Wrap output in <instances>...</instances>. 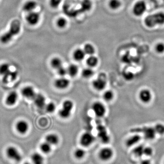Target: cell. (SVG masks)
I'll return each instance as SVG.
<instances>
[{"label":"cell","instance_id":"6da1fadb","mask_svg":"<svg viewBox=\"0 0 164 164\" xmlns=\"http://www.w3.org/2000/svg\"><path fill=\"white\" fill-rule=\"evenodd\" d=\"M21 30V23L20 21L15 19L11 22L8 30L0 37V41L4 44L10 42L13 37L18 35Z\"/></svg>","mask_w":164,"mask_h":164},{"label":"cell","instance_id":"7a4b0ae2","mask_svg":"<svg viewBox=\"0 0 164 164\" xmlns=\"http://www.w3.org/2000/svg\"><path fill=\"white\" fill-rule=\"evenodd\" d=\"M145 26L148 28H153L164 24V12H161L149 15L144 20Z\"/></svg>","mask_w":164,"mask_h":164},{"label":"cell","instance_id":"3957f363","mask_svg":"<svg viewBox=\"0 0 164 164\" xmlns=\"http://www.w3.org/2000/svg\"><path fill=\"white\" fill-rule=\"evenodd\" d=\"M92 85L94 89L98 91L103 90L107 85L105 75L103 73L100 74L98 78L93 81Z\"/></svg>","mask_w":164,"mask_h":164},{"label":"cell","instance_id":"277c9868","mask_svg":"<svg viewBox=\"0 0 164 164\" xmlns=\"http://www.w3.org/2000/svg\"><path fill=\"white\" fill-rule=\"evenodd\" d=\"M146 10V3L142 0L137 1L133 7V13L136 16H140L143 15Z\"/></svg>","mask_w":164,"mask_h":164},{"label":"cell","instance_id":"5b68a950","mask_svg":"<svg viewBox=\"0 0 164 164\" xmlns=\"http://www.w3.org/2000/svg\"><path fill=\"white\" fill-rule=\"evenodd\" d=\"M6 154L9 158L16 162H20L22 160V157L20 152L13 146H10L7 148Z\"/></svg>","mask_w":164,"mask_h":164},{"label":"cell","instance_id":"8992f818","mask_svg":"<svg viewBox=\"0 0 164 164\" xmlns=\"http://www.w3.org/2000/svg\"><path fill=\"white\" fill-rule=\"evenodd\" d=\"M92 110L98 117H103L106 113V109L103 104L100 102H95L93 104Z\"/></svg>","mask_w":164,"mask_h":164},{"label":"cell","instance_id":"52a82bcc","mask_svg":"<svg viewBox=\"0 0 164 164\" xmlns=\"http://www.w3.org/2000/svg\"><path fill=\"white\" fill-rule=\"evenodd\" d=\"M95 140V137L92 134L89 132H85L81 136L80 143L83 147H89L94 143Z\"/></svg>","mask_w":164,"mask_h":164},{"label":"cell","instance_id":"ba28073f","mask_svg":"<svg viewBox=\"0 0 164 164\" xmlns=\"http://www.w3.org/2000/svg\"><path fill=\"white\" fill-rule=\"evenodd\" d=\"M98 136L102 143L108 144L110 141V137L107 133L106 128L102 125H99L97 127Z\"/></svg>","mask_w":164,"mask_h":164},{"label":"cell","instance_id":"9c48e42d","mask_svg":"<svg viewBox=\"0 0 164 164\" xmlns=\"http://www.w3.org/2000/svg\"><path fill=\"white\" fill-rule=\"evenodd\" d=\"M40 19V16L37 12H30L28 13L26 16V20L29 25L35 26L39 22Z\"/></svg>","mask_w":164,"mask_h":164},{"label":"cell","instance_id":"30bf717a","mask_svg":"<svg viewBox=\"0 0 164 164\" xmlns=\"http://www.w3.org/2000/svg\"><path fill=\"white\" fill-rule=\"evenodd\" d=\"M114 155V152L111 148L105 147L100 150L99 157L103 161H107L110 159Z\"/></svg>","mask_w":164,"mask_h":164},{"label":"cell","instance_id":"8fae6325","mask_svg":"<svg viewBox=\"0 0 164 164\" xmlns=\"http://www.w3.org/2000/svg\"><path fill=\"white\" fill-rule=\"evenodd\" d=\"M54 86L57 89L63 90L67 89L70 85V81L69 79L63 77L57 78L54 82Z\"/></svg>","mask_w":164,"mask_h":164},{"label":"cell","instance_id":"7c38bea8","mask_svg":"<svg viewBox=\"0 0 164 164\" xmlns=\"http://www.w3.org/2000/svg\"><path fill=\"white\" fill-rule=\"evenodd\" d=\"M141 131L144 134L146 139L151 140L156 137V133L154 128L151 127H146L141 129Z\"/></svg>","mask_w":164,"mask_h":164},{"label":"cell","instance_id":"4fadbf2b","mask_svg":"<svg viewBox=\"0 0 164 164\" xmlns=\"http://www.w3.org/2000/svg\"><path fill=\"white\" fill-rule=\"evenodd\" d=\"M35 104L40 109H42L46 105V98L44 95L41 94H36L33 98Z\"/></svg>","mask_w":164,"mask_h":164},{"label":"cell","instance_id":"5bb4252c","mask_svg":"<svg viewBox=\"0 0 164 164\" xmlns=\"http://www.w3.org/2000/svg\"><path fill=\"white\" fill-rule=\"evenodd\" d=\"M139 99L144 103H148L152 99V94L149 90L144 89L139 92Z\"/></svg>","mask_w":164,"mask_h":164},{"label":"cell","instance_id":"9a60e30c","mask_svg":"<svg viewBox=\"0 0 164 164\" xmlns=\"http://www.w3.org/2000/svg\"><path fill=\"white\" fill-rule=\"evenodd\" d=\"M22 94L26 98L33 99L36 94L33 87L28 86L22 89Z\"/></svg>","mask_w":164,"mask_h":164},{"label":"cell","instance_id":"2e32d148","mask_svg":"<svg viewBox=\"0 0 164 164\" xmlns=\"http://www.w3.org/2000/svg\"><path fill=\"white\" fill-rule=\"evenodd\" d=\"M37 3L34 0H29L26 1L23 6V11L24 12L29 13L34 12L36 8Z\"/></svg>","mask_w":164,"mask_h":164},{"label":"cell","instance_id":"e0dca14e","mask_svg":"<svg viewBox=\"0 0 164 164\" xmlns=\"http://www.w3.org/2000/svg\"><path fill=\"white\" fill-rule=\"evenodd\" d=\"M17 99H18V94L16 92H11L6 98V104L9 106H13L16 103Z\"/></svg>","mask_w":164,"mask_h":164},{"label":"cell","instance_id":"ac0fdd59","mask_svg":"<svg viewBox=\"0 0 164 164\" xmlns=\"http://www.w3.org/2000/svg\"><path fill=\"white\" fill-rule=\"evenodd\" d=\"M29 125L28 123L24 120H20L16 124V129L17 131L21 134H24L28 130Z\"/></svg>","mask_w":164,"mask_h":164},{"label":"cell","instance_id":"d6986e66","mask_svg":"<svg viewBox=\"0 0 164 164\" xmlns=\"http://www.w3.org/2000/svg\"><path fill=\"white\" fill-rule=\"evenodd\" d=\"M18 76V73L16 71H10L7 74L3 76L2 81L5 83H8L10 81H14L16 79Z\"/></svg>","mask_w":164,"mask_h":164},{"label":"cell","instance_id":"ffe728a7","mask_svg":"<svg viewBox=\"0 0 164 164\" xmlns=\"http://www.w3.org/2000/svg\"><path fill=\"white\" fill-rule=\"evenodd\" d=\"M46 141L51 145H57L59 143V139L56 134H51L47 135L45 138Z\"/></svg>","mask_w":164,"mask_h":164},{"label":"cell","instance_id":"44dd1931","mask_svg":"<svg viewBox=\"0 0 164 164\" xmlns=\"http://www.w3.org/2000/svg\"><path fill=\"white\" fill-rule=\"evenodd\" d=\"M85 54L83 50L82 49L78 48L75 51L73 54V57L75 61L78 62L82 61L85 57Z\"/></svg>","mask_w":164,"mask_h":164},{"label":"cell","instance_id":"7402d4cb","mask_svg":"<svg viewBox=\"0 0 164 164\" xmlns=\"http://www.w3.org/2000/svg\"><path fill=\"white\" fill-rule=\"evenodd\" d=\"M141 139V136L138 135H134V136L130 137L126 140V143H125L126 146L129 147L133 146L137 144L140 141Z\"/></svg>","mask_w":164,"mask_h":164},{"label":"cell","instance_id":"603a6c76","mask_svg":"<svg viewBox=\"0 0 164 164\" xmlns=\"http://www.w3.org/2000/svg\"><path fill=\"white\" fill-rule=\"evenodd\" d=\"M33 164H43L44 158L43 157L38 153H34L31 157Z\"/></svg>","mask_w":164,"mask_h":164},{"label":"cell","instance_id":"cb8c5ba5","mask_svg":"<svg viewBox=\"0 0 164 164\" xmlns=\"http://www.w3.org/2000/svg\"><path fill=\"white\" fill-rule=\"evenodd\" d=\"M68 74L71 77H75L78 74V68L77 65L72 64L70 65L67 69Z\"/></svg>","mask_w":164,"mask_h":164},{"label":"cell","instance_id":"d4e9b609","mask_svg":"<svg viewBox=\"0 0 164 164\" xmlns=\"http://www.w3.org/2000/svg\"><path fill=\"white\" fill-rule=\"evenodd\" d=\"M98 60L96 57L91 55L86 60V64L89 68H94L98 64Z\"/></svg>","mask_w":164,"mask_h":164},{"label":"cell","instance_id":"484cf974","mask_svg":"<svg viewBox=\"0 0 164 164\" xmlns=\"http://www.w3.org/2000/svg\"><path fill=\"white\" fill-rule=\"evenodd\" d=\"M51 66L53 69H58L63 66L62 61L59 57H54L51 61Z\"/></svg>","mask_w":164,"mask_h":164},{"label":"cell","instance_id":"4316f807","mask_svg":"<svg viewBox=\"0 0 164 164\" xmlns=\"http://www.w3.org/2000/svg\"><path fill=\"white\" fill-rule=\"evenodd\" d=\"M81 7L83 12H88L92 8V3L90 0H83L81 2Z\"/></svg>","mask_w":164,"mask_h":164},{"label":"cell","instance_id":"83f0119b","mask_svg":"<svg viewBox=\"0 0 164 164\" xmlns=\"http://www.w3.org/2000/svg\"><path fill=\"white\" fill-rule=\"evenodd\" d=\"M82 76L83 78H89L93 76L94 75V71L91 68H85L82 71Z\"/></svg>","mask_w":164,"mask_h":164},{"label":"cell","instance_id":"f1b7e54d","mask_svg":"<svg viewBox=\"0 0 164 164\" xmlns=\"http://www.w3.org/2000/svg\"><path fill=\"white\" fill-rule=\"evenodd\" d=\"M74 103L71 100H65L63 103L62 109L71 112L74 108Z\"/></svg>","mask_w":164,"mask_h":164},{"label":"cell","instance_id":"f546056e","mask_svg":"<svg viewBox=\"0 0 164 164\" xmlns=\"http://www.w3.org/2000/svg\"><path fill=\"white\" fill-rule=\"evenodd\" d=\"M144 146L143 145H139L136 147L133 151V153L136 157H140L144 155Z\"/></svg>","mask_w":164,"mask_h":164},{"label":"cell","instance_id":"4dcf8cb0","mask_svg":"<svg viewBox=\"0 0 164 164\" xmlns=\"http://www.w3.org/2000/svg\"><path fill=\"white\" fill-rule=\"evenodd\" d=\"M83 50L86 54H88L90 56L93 55V54L95 53V48L93 45L89 44V43L86 44L84 46Z\"/></svg>","mask_w":164,"mask_h":164},{"label":"cell","instance_id":"1f68e13d","mask_svg":"<svg viewBox=\"0 0 164 164\" xmlns=\"http://www.w3.org/2000/svg\"><path fill=\"white\" fill-rule=\"evenodd\" d=\"M40 149L42 152L45 154H48L52 150V145L48 142H45L42 143L40 145Z\"/></svg>","mask_w":164,"mask_h":164},{"label":"cell","instance_id":"d6a6232c","mask_svg":"<svg viewBox=\"0 0 164 164\" xmlns=\"http://www.w3.org/2000/svg\"><path fill=\"white\" fill-rule=\"evenodd\" d=\"M109 5L111 9L115 10L121 7V2L120 0H110L109 2Z\"/></svg>","mask_w":164,"mask_h":164},{"label":"cell","instance_id":"836d02e7","mask_svg":"<svg viewBox=\"0 0 164 164\" xmlns=\"http://www.w3.org/2000/svg\"><path fill=\"white\" fill-rule=\"evenodd\" d=\"M10 71V65L8 63H3L0 65V75H4Z\"/></svg>","mask_w":164,"mask_h":164},{"label":"cell","instance_id":"e575fe53","mask_svg":"<svg viewBox=\"0 0 164 164\" xmlns=\"http://www.w3.org/2000/svg\"><path fill=\"white\" fill-rule=\"evenodd\" d=\"M114 97V93L111 90H107L104 93L103 98L105 101L110 102Z\"/></svg>","mask_w":164,"mask_h":164},{"label":"cell","instance_id":"d590c367","mask_svg":"<svg viewBox=\"0 0 164 164\" xmlns=\"http://www.w3.org/2000/svg\"><path fill=\"white\" fill-rule=\"evenodd\" d=\"M85 154L86 153L84 150L82 149H78L75 151L74 155L76 158L78 159H81L84 157Z\"/></svg>","mask_w":164,"mask_h":164},{"label":"cell","instance_id":"8d00e7d4","mask_svg":"<svg viewBox=\"0 0 164 164\" xmlns=\"http://www.w3.org/2000/svg\"><path fill=\"white\" fill-rule=\"evenodd\" d=\"M56 105L53 102H51L45 105L46 111L48 113H53L56 110Z\"/></svg>","mask_w":164,"mask_h":164},{"label":"cell","instance_id":"74e56055","mask_svg":"<svg viewBox=\"0 0 164 164\" xmlns=\"http://www.w3.org/2000/svg\"><path fill=\"white\" fill-rule=\"evenodd\" d=\"M67 24V21L63 17H61L57 19V25L58 28H63L66 27Z\"/></svg>","mask_w":164,"mask_h":164},{"label":"cell","instance_id":"f35d334b","mask_svg":"<svg viewBox=\"0 0 164 164\" xmlns=\"http://www.w3.org/2000/svg\"><path fill=\"white\" fill-rule=\"evenodd\" d=\"M155 131L157 134L160 135H163L164 134V125L161 124H156L154 127Z\"/></svg>","mask_w":164,"mask_h":164},{"label":"cell","instance_id":"ab89813d","mask_svg":"<svg viewBox=\"0 0 164 164\" xmlns=\"http://www.w3.org/2000/svg\"><path fill=\"white\" fill-rule=\"evenodd\" d=\"M156 52L159 54H162L164 53V43L162 42L158 43L155 47Z\"/></svg>","mask_w":164,"mask_h":164},{"label":"cell","instance_id":"60d3db41","mask_svg":"<svg viewBox=\"0 0 164 164\" xmlns=\"http://www.w3.org/2000/svg\"><path fill=\"white\" fill-rule=\"evenodd\" d=\"M63 0H50L49 4L53 8H57L61 4Z\"/></svg>","mask_w":164,"mask_h":164},{"label":"cell","instance_id":"b9f144b4","mask_svg":"<svg viewBox=\"0 0 164 164\" xmlns=\"http://www.w3.org/2000/svg\"><path fill=\"white\" fill-rule=\"evenodd\" d=\"M57 72L58 75L61 77L65 76L67 74H68L67 69H65L63 66H62L57 69Z\"/></svg>","mask_w":164,"mask_h":164},{"label":"cell","instance_id":"7bdbcfd3","mask_svg":"<svg viewBox=\"0 0 164 164\" xmlns=\"http://www.w3.org/2000/svg\"><path fill=\"white\" fill-rule=\"evenodd\" d=\"M153 152V151L151 147H145L144 155L147 156H151L152 155Z\"/></svg>","mask_w":164,"mask_h":164},{"label":"cell","instance_id":"ee69618b","mask_svg":"<svg viewBox=\"0 0 164 164\" xmlns=\"http://www.w3.org/2000/svg\"><path fill=\"white\" fill-rule=\"evenodd\" d=\"M140 164H151V162L149 160H144L141 161Z\"/></svg>","mask_w":164,"mask_h":164},{"label":"cell","instance_id":"f6af8a7d","mask_svg":"<svg viewBox=\"0 0 164 164\" xmlns=\"http://www.w3.org/2000/svg\"><path fill=\"white\" fill-rule=\"evenodd\" d=\"M24 164H31L30 163H28V162H26V163H24Z\"/></svg>","mask_w":164,"mask_h":164}]
</instances>
